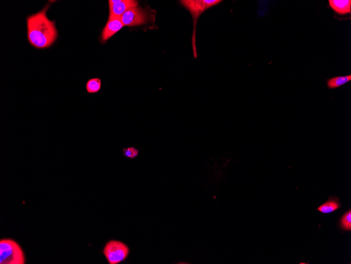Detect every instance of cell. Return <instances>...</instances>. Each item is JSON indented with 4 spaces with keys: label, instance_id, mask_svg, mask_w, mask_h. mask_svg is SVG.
Returning <instances> with one entry per match:
<instances>
[{
    "label": "cell",
    "instance_id": "6da1fadb",
    "mask_svg": "<svg viewBox=\"0 0 351 264\" xmlns=\"http://www.w3.org/2000/svg\"><path fill=\"white\" fill-rule=\"evenodd\" d=\"M50 5L29 16L27 20L28 37L30 44L37 49L51 47L57 37V31L54 22L47 15Z\"/></svg>",
    "mask_w": 351,
    "mask_h": 264
},
{
    "label": "cell",
    "instance_id": "7a4b0ae2",
    "mask_svg": "<svg viewBox=\"0 0 351 264\" xmlns=\"http://www.w3.org/2000/svg\"><path fill=\"white\" fill-rule=\"evenodd\" d=\"M222 1L221 0H181L180 4L187 9L191 14L193 20V33L192 37V46L195 58H197L196 48V29L198 20L201 14L214 7H215Z\"/></svg>",
    "mask_w": 351,
    "mask_h": 264
},
{
    "label": "cell",
    "instance_id": "3957f363",
    "mask_svg": "<svg viewBox=\"0 0 351 264\" xmlns=\"http://www.w3.org/2000/svg\"><path fill=\"white\" fill-rule=\"evenodd\" d=\"M26 257L22 248L14 240L4 239L0 241V263L25 264Z\"/></svg>",
    "mask_w": 351,
    "mask_h": 264
},
{
    "label": "cell",
    "instance_id": "277c9868",
    "mask_svg": "<svg viewBox=\"0 0 351 264\" xmlns=\"http://www.w3.org/2000/svg\"><path fill=\"white\" fill-rule=\"evenodd\" d=\"M129 253L130 249L126 243L118 240L109 241L103 250L110 264H117L125 260Z\"/></svg>",
    "mask_w": 351,
    "mask_h": 264
},
{
    "label": "cell",
    "instance_id": "5b68a950",
    "mask_svg": "<svg viewBox=\"0 0 351 264\" xmlns=\"http://www.w3.org/2000/svg\"><path fill=\"white\" fill-rule=\"evenodd\" d=\"M120 19L123 26L132 27L147 24L154 17L151 16L147 10L137 7L129 9Z\"/></svg>",
    "mask_w": 351,
    "mask_h": 264
},
{
    "label": "cell",
    "instance_id": "8992f818",
    "mask_svg": "<svg viewBox=\"0 0 351 264\" xmlns=\"http://www.w3.org/2000/svg\"><path fill=\"white\" fill-rule=\"evenodd\" d=\"M109 18L120 17L129 9L138 7V3L134 0H109Z\"/></svg>",
    "mask_w": 351,
    "mask_h": 264
},
{
    "label": "cell",
    "instance_id": "52a82bcc",
    "mask_svg": "<svg viewBox=\"0 0 351 264\" xmlns=\"http://www.w3.org/2000/svg\"><path fill=\"white\" fill-rule=\"evenodd\" d=\"M125 26L120 17L109 18L107 24L101 33V41L105 43L112 36L120 31Z\"/></svg>",
    "mask_w": 351,
    "mask_h": 264
},
{
    "label": "cell",
    "instance_id": "ba28073f",
    "mask_svg": "<svg viewBox=\"0 0 351 264\" xmlns=\"http://www.w3.org/2000/svg\"><path fill=\"white\" fill-rule=\"evenodd\" d=\"M339 200L337 197H330L324 204L317 209V210L324 214L332 213L341 208Z\"/></svg>",
    "mask_w": 351,
    "mask_h": 264
},
{
    "label": "cell",
    "instance_id": "9c48e42d",
    "mask_svg": "<svg viewBox=\"0 0 351 264\" xmlns=\"http://www.w3.org/2000/svg\"><path fill=\"white\" fill-rule=\"evenodd\" d=\"M329 4L335 11L340 14L350 13V0L347 1H337V0H329Z\"/></svg>",
    "mask_w": 351,
    "mask_h": 264
},
{
    "label": "cell",
    "instance_id": "30bf717a",
    "mask_svg": "<svg viewBox=\"0 0 351 264\" xmlns=\"http://www.w3.org/2000/svg\"><path fill=\"white\" fill-rule=\"evenodd\" d=\"M351 80V75L339 76L328 79L326 80V84L330 89L339 88L347 83Z\"/></svg>",
    "mask_w": 351,
    "mask_h": 264
},
{
    "label": "cell",
    "instance_id": "8fae6325",
    "mask_svg": "<svg viewBox=\"0 0 351 264\" xmlns=\"http://www.w3.org/2000/svg\"><path fill=\"white\" fill-rule=\"evenodd\" d=\"M101 82L99 78H94L90 80L87 84L86 88L89 93L98 92L101 88Z\"/></svg>",
    "mask_w": 351,
    "mask_h": 264
},
{
    "label": "cell",
    "instance_id": "7c38bea8",
    "mask_svg": "<svg viewBox=\"0 0 351 264\" xmlns=\"http://www.w3.org/2000/svg\"><path fill=\"white\" fill-rule=\"evenodd\" d=\"M341 228L345 231L351 230V211L346 212L342 217L340 221Z\"/></svg>",
    "mask_w": 351,
    "mask_h": 264
},
{
    "label": "cell",
    "instance_id": "4fadbf2b",
    "mask_svg": "<svg viewBox=\"0 0 351 264\" xmlns=\"http://www.w3.org/2000/svg\"><path fill=\"white\" fill-rule=\"evenodd\" d=\"M122 152L123 156L130 159L136 158L139 154V150L133 147L123 148Z\"/></svg>",
    "mask_w": 351,
    "mask_h": 264
}]
</instances>
